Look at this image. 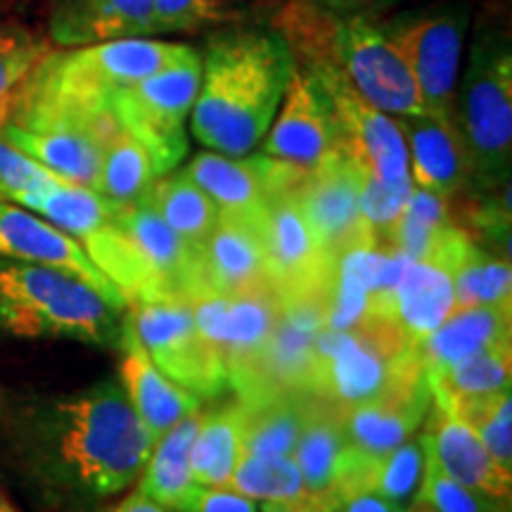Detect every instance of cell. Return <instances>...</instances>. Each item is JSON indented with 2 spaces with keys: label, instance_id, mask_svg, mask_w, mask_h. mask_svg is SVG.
<instances>
[{
  "label": "cell",
  "instance_id": "cell-38",
  "mask_svg": "<svg viewBox=\"0 0 512 512\" xmlns=\"http://www.w3.org/2000/svg\"><path fill=\"white\" fill-rule=\"evenodd\" d=\"M432 512H508L510 503L486 496L482 491L458 484L434 465L425 453V470H422L420 489L415 494Z\"/></svg>",
  "mask_w": 512,
  "mask_h": 512
},
{
  "label": "cell",
  "instance_id": "cell-36",
  "mask_svg": "<svg viewBox=\"0 0 512 512\" xmlns=\"http://www.w3.org/2000/svg\"><path fill=\"white\" fill-rule=\"evenodd\" d=\"M422 470H425V441L422 434L406 439L394 451L380 458L373 479V491L394 508H403L418 494Z\"/></svg>",
  "mask_w": 512,
  "mask_h": 512
},
{
  "label": "cell",
  "instance_id": "cell-27",
  "mask_svg": "<svg viewBox=\"0 0 512 512\" xmlns=\"http://www.w3.org/2000/svg\"><path fill=\"white\" fill-rule=\"evenodd\" d=\"M432 403L444 408L448 415H456L470 403L484 401L489 396L510 392L512 382V342L494 344L477 354L460 358L451 366L430 370Z\"/></svg>",
  "mask_w": 512,
  "mask_h": 512
},
{
  "label": "cell",
  "instance_id": "cell-18",
  "mask_svg": "<svg viewBox=\"0 0 512 512\" xmlns=\"http://www.w3.org/2000/svg\"><path fill=\"white\" fill-rule=\"evenodd\" d=\"M278 316L280 297L275 292L204 297L192 304L197 330L221 356L230 384L252 370L278 323Z\"/></svg>",
  "mask_w": 512,
  "mask_h": 512
},
{
  "label": "cell",
  "instance_id": "cell-37",
  "mask_svg": "<svg viewBox=\"0 0 512 512\" xmlns=\"http://www.w3.org/2000/svg\"><path fill=\"white\" fill-rule=\"evenodd\" d=\"M413 178H401V181H380V178L363 176L361 185V214L363 221L373 235L375 247L387 249L389 240L399 223L403 209L413 192Z\"/></svg>",
  "mask_w": 512,
  "mask_h": 512
},
{
  "label": "cell",
  "instance_id": "cell-43",
  "mask_svg": "<svg viewBox=\"0 0 512 512\" xmlns=\"http://www.w3.org/2000/svg\"><path fill=\"white\" fill-rule=\"evenodd\" d=\"M328 512H392L394 505L375 491H344L325 496Z\"/></svg>",
  "mask_w": 512,
  "mask_h": 512
},
{
  "label": "cell",
  "instance_id": "cell-40",
  "mask_svg": "<svg viewBox=\"0 0 512 512\" xmlns=\"http://www.w3.org/2000/svg\"><path fill=\"white\" fill-rule=\"evenodd\" d=\"M60 181L64 178L0 138V202L24 207L31 197L41 195L43 190L53 188Z\"/></svg>",
  "mask_w": 512,
  "mask_h": 512
},
{
  "label": "cell",
  "instance_id": "cell-44",
  "mask_svg": "<svg viewBox=\"0 0 512 512\" xmlns=\"http://www.w3.org/2000/svg\"><path fill=\"white\" fill-rule=\"evenodd\" d=\"M311 3L318 5V8L332 12V15L370 17V15H375V12L387 10L389 5L399 3V0H311Z\"/></svg>",
  "mask_w": 512,
  "mask_h": 512
},
{
  "label": "cell",
  "instance_id": "cell-35",
  "mask_svg": "<svg viewBox=\"0 0 512 512\" xmlns=\"http://www.w3.org/2000/svg\"><path fill=\"white\" fill-rule=\"evenodd\" d=\"M228 486L254 501H304L309 498L299 465L292 456L242 453Z\"/></svg>",
  "mask_w": 512,
  "mask_h": 512
},
{
  "label": "cell",
  "instance_id": "cell-5",
  "mask_svg": "<svg viewBox=\"0 0 512 512\" xmlns=\"http://www.w3.org/2000/svg\"><path fill=\"white\" fill-rule=\"evenodd\" d=\"M192 50L183 43L152 41L145 36L46 53L19 91L79 110L107 112V100L114 91L162 72Z\"/></svg>",
  "mask_w": 512,
  "mask_h": 512
},
{
  "label": "cell",
  "instance_id": "cell-19",
  "mask_svg": "<svg viewBox=\"0 0 512 512\" xmlns=\"http://www.w3.org/2000/svg\"><path fill=\"white\" fill-rule=\"evenodd\" d=\"M117 216L143 275V302L192 304L195 252L166 226L147 195L131 204H117Z\"/></svg>",
  "mask_w": 512,
  "mask_h": 512
},
{
  "label": "cell",
  "instance_id": "cell-11",
  "mask_svg": "<svg viewBox=\"0 0 512 512\" xmlns=\"http://www.w3.org/2000/svg\"><path fill=\"white\" fill-rule=\"evenodd\" d=\"M304 69L316 76L320 88L328 95L342 155H347L363 176L380 178V181H401L411 176L408 147L396 119L368 105L332 64Z\"/></svg>",
  "mask_w": 512,
  "mask_h": 512
},
{
  "label": "cell",
  "instance_id": "cell-33",
  "mask_svg": "<svg viewBox=\"0 0 512 512\" xmlns=\"http://www.w3.org/2000/svg\"><path fill=\"white\" fill-rule=\"evenodd\" d=\"M155 181L157 171L147 147L126 128L112 131L102 145L95 190L114 204H131L145 197Z\"/></svg>",
  "mask_w": 512,
  "mask_h": 512
},
{
  "label": "cell",
  "instance_id": "cell-46",
  "mask_svg": "<svg viewBox=\"0 0 512 512\" xmlns=\"http://www.w3.org/2000/svg\"><path fill=\"white\" fill-rule=\"evenodd\" d=\"M110 512H171V510H166L164 505H159L157 501H152L150 496L143 494V491L136 489V491H131V494H128L124 501H121L117 508H112Z\"/></svg>",
  "mask_w": 512,
  "mask_h": 512
},
{
  "label": "cell",
  "instance_id": "cell-14",
  "mask_svg": "<svg viewBox=\"0 0 512 512\" xmlns=\"http://www.w3.org/2000/svg\"><path fill=\"white\" fill-rule=\"evenodd\" d=\"M183 171L207 192L221 216L247 221H264L268 202L294 192L306 174V169L266 155L228 157L221 152H200Z\"/></svg>",
  "mask_w": 512,
  "mask_h": 512
},
{
  "label": "cell",
  "instance_id": "cell-22",
  "mask_svg": "<svg viewBox=\"0 0 512 512\" xmlns=\"http://www.w3.org/2000/svg\"><path fill=\"white\" fill-rule=\"evenodd\" d=\"M119 377L124 384V392L131 401L133 411L143 420V425L152 432L157 441L164 437L171 427L188 415L200 411V399L178 387L174 380H169L159 370L152 358L147 356L143 344L138 342L136 332L124 316L119 332Z\"/></svg>",
  "mask_w": 512,
  "mask_h": 512
},
{
  "label": "cell",
  "instance_id": "cell-9",
  "mask_svg": "<svg viewBox=\"0 0 512 512\" xmlns=\"http://www.w3.org/2000/svg\"><path fill=\"white\" fill-rule=\"evenodd\" d=\"M470 12L463 3L411 10L384 22L382 29L399 48L418 83L425 114L456 119L460 62Z\"/></svg>",
  "mask_w": 512,
  "mask_h": 512
},
{
  "label": "cell",
  "instance_id": "cell-6",
  "mask_svg": "<svg viewBox=\"0 0 512 512\" xmlns=\"http://www.w3.org/2000/svg\"><path fill=\"white\" fill-rule=\"evenodd\" d=\"M411 347L406 332L387 313L368 311L354 328L320 332L306 394L347 411L373 399L392 380Z\"/></svg>",
  "mask_w": 512,
  "mask_h": 512
},
{
  "label": "cell",
  "instance_id": "cell-1",
  "mask_svg": "<svg viewBox=\"0 0 512 512\" xmlns=\"http://www.w3.org/2000/svg\"><path fill=\"white\" fill-rule=\"evenodd\" d=\"M5 437L43 484L88 498L121 494L138 482L157 444L124 387L112 380L22 403L8 418Z\"/></svg>",
  "mask_w": 512,
  "mask_h": 512
},
{
  "label": "cell",
  "instance_id": "cell-7",
  "mask_svg": "<svg viewBox=\"0 0 512 512\" xmlns=\"http://www.w3.org/2000/svg\"><path fill=\"white\" fill-rule=\"evenodd\" d=\"M200 79L202 57L192 50L162 72L119 88L107 100L119 126L147 147L157 178L171 174L188 152L185 121L200 91Z\"/></svg>",
  "mask_w": 512,
  "mask_h": 512
},
{
  "label": "cell",
  "instance_id": "cell-10",
  "mask_svg": "<svg viewBox=\"0 0 512 512\" xmlns=\"http://www.w3.org/2000/svg\"><path fill=\"white\" fill-rule=\"evenodd\" d=\"M126 309V320L147 356L178 387L200 401L219 399L230 387L221 356L197 330L192 304L140 302Z\"/></svg>",
  "mask_w": 512,
  "mask_h": 512
},
{
  "label": "cell",
  "instance_id": "cell-41",
  "mask_svg": "<svg viewBox=\"0 0 512 512\" xmlns=\"http://www.w3.org/2000/svg\"><path fill=\"white\" fill-rule=\"evenodd\" d=\"M219 0H152L155 34L192 31L216 22L221 15Z\"/></svg>",
  "mask_w": 512,
  "mask_h": 512
},
{
  "label": "cell",
  "instance_id": "cell-28",
  "mask_svg": "<svg viewBox=\"0 0 512 512\" xmlns=\"http://www.w3.org/2000/svg\"><path fill=\"white\" fill-rule=\"evenodd\" d=\"M311 401V394H278L259 401H240L242 453L292 456L309 420Z\"/></svg>",
  "mask_w": 512,
  "mask_h": 512
},
{
  "label": "cell",
  "instance_id": "cell-16",
  "mask_svg": "<svg viewBox=\"0 0 512 512\" xmlns=\"http://www.w3.org/2000/svg\"><path fill=\"white\" fill-rule=\"evenodd\" d=\"M264 155L306 171L332 155H342L328 95L316 76L299 64L264 138Z\"/></svg>",
  "mask_w": 512,
  "mask_h": 512
},
{
  "label": "cell",
  "instance_id": "cell-30",
  "mask_svg": "<svg viewBox=\"0 0 512 512\" xmlns=\"http://www.w3.org/2000/svg\"><path fill=\"white\" fill-rule=\"evenodd\" d=\"M200 420L202 411H197L171 427L152 448L143 475H140L138 489L171 512H176L188 491L195 486L190 472V448L200 430Z\"/></svg>",
  "mask_w": 512,
  "mask_h": 512
},
{
  "label": "cell",
  "instance_id": "cell-2",
  "mask_svg": "<svg viewBox=\"0 0 512 512\" xmlns=\"http://www.w3.org/2000/svg\"><path fill=\"white\" fill-rule=\"evenodd\" d=\"M294 60L280 34L233 29L211 36L190 112L197 143L228 157H247L266 138L292 79Z\"/></svg>",
  "mask_w": 512,
  "mask_h": 512
},
{
  "label": "cell",
  "instance_id": "cell-26",
  "mask_svg": "<svg viewBox=\"0 0 512 512\" xmlns=\"http://www.w3.org/2000/svg\"><path fill=\"white\" fill-rule=\"evenodd\" d=\"M510 337L512 304L472 306V309L453 311L437 330L413 342L411 351L422 370L430 373L494 344L510 342Z\"/></svg>",
  "mask_w": 512,
  "mask_h": 512
},
{
  "label": "cell",
  "instance_id": "cell-21",
  "mask_svg": "<svg viewBox=\"0 0 512 512\" xmlns=\"http://www.w3.org/2000/svg\"><path fill=\"white\" fill-rule=\"evenodd\" d=\"M408 147V169L415 188L451 200L470 188V162L456 119L432 114L394 117Z\"/></svg>",
  "mask_w": 512,
  "mask_h": 512
},
{
  "label": "cell",
  "instance_id": "cell-34",
  "mask_svg": "<svg viewBox=\"0 0 512 512\" xmlns=\"http://www.w3.org/2000/svg\"><path fill=\"white\" fill-rule=\"evenodd\" d=\"M453 299L456 309L472 306L512 304V268L510 259L484 252L472 242L453 271Z\"/></svg>",
  "mask_w": 512,
  "mask_h": 512
},
{
  "label": "cell",
  "instance_id": "cell-31",
  "mask_svg": "<svg viewBox=\"0 0 512 512\" xmlns=\"http://www.w3.org/2000/svg\"><path fill=\"white\" fill-rule=\"evenodd\" d=\"M242 456V403H228L202 413L200 430L190 448L192 482L204 486H228Z\"/></svg>",
  "mask_w": 512,
  "mask_h": 512
},
{
  "label": "cell",
  "instance_id": "cell-42",
  "mask_svg": "<svg viewBox=\"0 0 512 512\" xmlns=\"http://www.w3.org/2000/svg\"><path fill=\"white\" fill-rule=\"evenodd\" d=\"M176 512H259V505L233 486L195 484Z\"/></svg>",
  "mask_w": 512,
  "mask_h": 512
},
{
  "label": "cell",
  "instance_id": "cell-12",
  "mask_svg": "<svg viewBox=\"0 0 512 512\" xmlns=\"http://www.w3.org/2000/svg\"><path fill=\"white\" fill-rule=\"evenodd\" d=\"M361 185V169L347 155H332L294 188V200L332 264L349 249L375 245L361 214Z\"/></svg>",
  "mask_w": 512,
  "mask_h": 512
},
{
  "label": "cell",
  "instance_id": "cell-15",
  "mask_svg": "<svg viewBox=\"0 0 512 512\" xmlns=\"http://www.w3.org/2000/svg\"><path fill=\"white\" fill-rule=\"evenodd\" d=\"M273 292L264 252V221L221 216L192 264V304L204 297Z\"/></svg>",
  "mask_w": 512,
  "mask_h": 512
},
{
  "label": "cell",
  "instance_id": "cell-47",
  "mask_svg": "<svg viewBox=\"0 0 512 512\" xmlns=\"http://www.w3.org/2000/svg\"><path fill=\"white\" fill-rule=\"evenodd\" d=\"M392 512H432V510L427 508V505L422 503V501H418V498H413L411 503L403 505V508H394Z\"/></svg>",
  "mask_w": 512,
  "mask_h": 512
},
{
  "label": "cell",
  "instance_id": "cell-17",
  "mask_svg": "<svg viewBox=\"0 0 512 512\" xmlns=\"http://www.w3.org/2000/svg\"><path fill=\"white\" fill-rule=\"evenodd\" d=\"M264 252L268 280L280 299L323 294L332 273V259L318 245L294 192L273 197L264 214Z\"/></svg>",
  "mask_w": 512,
  "mask_h": 512
},
{
  "label": "cell",
  "instance_id": "cell-48",
  "mask_svg": "<svg viewBox=\"0 0 512 512\" xmlns=\"http://www.w3.org/2000/svg\"><path fill=\"white\" fill-rule=\"evenodd\" d=\"M0 512H19V510L8 501V498L0 494Z\"/></svg>",
  "mask_w": 512,
  "mask_h": 512
},
{
  "label": "cell",
  "instance_id": "cell-45",
  "mask_svg": "<svg viewBox=\"0 0 512 512\" xmlns=\"http://www.w3.org/2000/svg\"><path fill=\"white\" fill-rule=\"evenodd\" d=\"M259 512H328L325 510V496L311 494L304 501H264Z\"/></svg>",
  "mask_w": 512,
  "mask_h": 512
},
{
  "label": "cell",
  "instance_id": "cell-25",
  "mask_svg": "<svg viewBox=\"0 0 512 512\" xmlns=\"http://www.w3.org/2000/svg\"><path fill=\"white\" fill-rule=\"evenodd\" d=\"M373 306L401 325L408 342H418L456 309L453 273L430 261H408L392 292L373 294Z\"/></svg>",
  "mask_w": 512,
  "mask_h": 512
},
{
  "label": "cell",
  "instance_id": "cell-3",
  "mask_svg": "<svg viewBox=\"0 0 512 512\" xmlns=\"http://www.w3.org/2000/svg\"><path fill=\"white\" fill-rule=\"evenodd\" d=\"M0 330L15 337L79 339L114 347L121 309L60 268L0 259Z\"/></svg>",
  "mask_w": 512,
  "mask_h": 512
},
{
  "label": "cell",
  "instance_id": "cell-29",
  "mask_svg": "<svg viewBox=\"0 0 512 512\" xmlns=\"http://www.w3.org/2000/svg\"><path fill=\"white\" fill-rule=\"evenodd\" d=\"M349 448L351 444L342 427V411L313 396L309 420H306L302 437L292 453L309 494H330Z\"/></svg>",
  "mask_w": 512,
  "mask_h": 512
},
{
  "label": "cell",
  "instance_id": "cell-4",
  "mask_svg": "<svg viewBox=\"0 0 512 512\" xmlns=\"http://www.w3.org/2000/svg\"><path fill=\"white\" fill-rule=\"evenodd\" d=\"M470 190L475 195L510 185L512 164V50L498 27H479L456 98Z\"/></svg>",
  "mask_w": 512,
  "mask_h": 512
},
{
  "label": "cell",
  "instance_id": "cell-39",
  "mask_svg": "<svg viewBox=\"0 0 512 512\" xmlns=\"http://www.w3.org/2000/svg\"><path fill=\"white\" fill-rule=\"evenodd\" d=\"M48 48L24 31L0 27V126L12 110L19 88L43 60Z\"/></svg>",
  "mask_w": 512,
  "mask_h": 512
},
{
  "label": "cell",
  "instance_id": "cell-8",
  "mask_svg": "<svg viewBox=\"0 0 512 512\" xmlns=\"http://www.w3.org/2000/svg\"><path fill=\"white\" fill-rule=\"evenodd\" d=\"M316 64H332L368 105L389 117L425 114L418 83L399 48L370 17L335 15L328 53ZM304 64V67H316Z\"/></svg>",
  "mask_w": 512,
  "mask_h": 512
},
{
  "label": "cell",
  "instance_id": "cell-13",
  "mask_svg": "<svg viewBox=\"0 0 512 512\" xmlns=\"http://www.w3.org/2000/svg\"><path fill=\"white\" fill-rule=\"evenodd\" d=\"M430 406L432 392L427 375L408 347L394 377L380 394L342 411V427L351 446L366 456L382 458L413 437Z\"/></svg>",
  "mask_w": 512,
  "mask_h": 512
},
{
  "label": "cell",
  "instance_id": "cell-24",
  "mask_svg": "<svg viewBox=\"0 0 512 512\" xmlns=\"http://www.w3.org/2000/svg\"><path fill=\"white\" fill-rule=\"evenodd\" d=\"M50 36L64 48L155 36L152 0H55Z\"/></svg>",
  "mask_w": 512,
  "mask_h": 512
},
{
  "label": "cell",
  "instance_id": "cell-20",
  "mask_svg": "<svg viewBox=\"0 0 512 512\" xmlns=\"http://www.w3.org/2000/svg\"><path fill=\"white\" fill-rule=\"evenodd\" d=\"M0 259L60 268L86 280L117 309H126L124 297L110 283V278L93 264L79 240L19 204L0 202Z\"/></svg>",
  "mask_w": 512,
  "mask_h": 512
},
{
  "label": "cell",
  "instance_id": "cell-32",
  "mask_svg": "<svg viewBox=\"0 0 512 512\" xmlns=\"http://www.w3.org/2000/svg\"><path fill=\"white\" fill-rule=\"evenodd\" d=\"M147 200L159 211L166 226L174 230L192 252L209 240L221 219L219 207L211 202V197L200 185L185 176V171L157 178L147 192Z\"/></svg>",
  "mask_w": 512,
  "mask_h": 512
},
{
  "label": "cell",
  "instance_id": "cell-23",
  "mask_svg": "<svg viewBox=\"0 0 512 512\" xmlns=\"http://www.w3.org/2000/svg\"><path fill=\"white\" fill-rule=\"evenodd\" d=\"M434 411L427 418V430L422 432L425 453L434 460L444 475L456 479L458 484L494 496L498 501L510 503L512 475L503 472L486 451L482 441L465 422L448 415L444 408L432 403Z\"/></svg>",
  "mask_w": 512,
  "mask_h": 512
}]
</instances>
